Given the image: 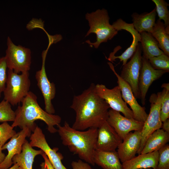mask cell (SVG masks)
<instances>
[{
	"mask_svg": "<svg viewBox=\"0 0 169 169\" xmlns=\"http://www.w3.org/2000/svg\"><path fill=\"white\" fill-rule=\"evenodd\" d=\"M161 87L165 89L160 113L161 120L163 122L169 118V84L164 83Z\"/></svg>",
	"mask_w": 169,
	"mask_h": 169,
	"instance_id": "29",
	"label": "cell"
},
{
	"mask_svg": "<svg viewBox=\"0 0 169 169\" xmlns=\"http://www.w3.org/2000/svg\"><path fill=\"white\" fill-rule=\"evenodd\" d=\"M156 12L155 8L149 13L132 14V23L134 28L139 33L143 32L151 33L155 24Z\"/></svg>",
	"mask_w": 169,
	"mask_h": 169,
	"instance_id": "22",
	"label": "cell"
},
{
	"mask_svg": "<svg viewBox=\"0 0 169 169\" xmlns=\"http://www.w3.org/2000/svg\"><path fill=\"white\" fill-rule=\"evenodd\" d=\"M85 18L89 22L90 28L85 36L94 33L96 36V41L91 43L89 40L85 41L90 46L98 48L100 44L111 39L118 33L109 23L110 18L107 11L104 8L98 9L90 13H87Z\"/></svg>",
	"mask_w": 169,
	"mask_h": 169,
	"instance_id": "4",
	"label": "cell"
},
{
	"mask_svg": "<svg viewBox=\"0 0 169 169\" xmlns=\"http://www.w3.org/2000/svg\"><path fill=\"white\" fill-rule=\"evenodd\" d=\"M41 155L44 160V162L48 169H54L50 163L46 155L44 153Z\"/></svg>",
	"mask_w": 169,
	"mask_h": 169,
	"instance_id": "34",
	"label": "cell"
},
{
	"mask_svg": "<svg viewBox=\"0 0 169 169\" xmlns=\"http://www.w3.org/2000/svg\"><path fill=\"white\" fill-rule=\"evenodd\" d=\"M149 62L154 69L169 71V56L164 53L150 59Z\"/></svg>",
	"mask_w": 169,
	"mask_h": 169,
	"instance_id": "28",
	"label": "cell"
},
{
	"mask_svg": "<svg viewBox=\"0 0 169 169\" xmlns=\"http://www.w3.org/2000/svg\"><path fill=\"white\" fill-rule=\"evenodd\" d=\"M141 140V131L129 133L117 147V153L123 163L136 156L139 149Z\"/></svg>",
	"mask_w": 169,
	"mask_h": 169,
	"instance_id": "18",
	"label": "cell"
},
{
	"mask_svg": "<svg viewBox=\"0 0 169 169\" xmlns=\"http://www.w3.org/2000/svg\"><path fill=\"white\" fill-rule=\"evenodd\" d=\"M71 165L72 169H94L89 164L79 160L77 161H73Z\"/></svg>",
	"mask_w": 169,
	"mask_h": 169,
	"instance_id": "33",
	"label": "cell"
},
{
	"mask_svg": "<svg viewBox=\"0 0 169 169\" xmlns=\"http://www.w3.org/2000/svg\"><path fill=\"white\" fill-rule=\"evenodd\" d=\"M151 33L158 42L159 48L169 56V35L166 32L164 23L158 19Z\"/></svg>",
	"mask_w": 169,
	"mask_h": 169,
	"instance_id": "25",
	"label": "cell"
},
{
	"mask_svg": "<svg viewBox=\"0 0 169 169\" xmlns=\"http://www.w3.org/2000/svg\"><path fill=\"white\" fill-rule=\"evenodd\" d=\"M122 141L114 129L106 121L98 128L96 150L114 151Z\"/></svg>",
	"mask_w": 169,
	"mask_h": 169,
	"instance_id": "14",
	"label": "cell"
},
{
	"mask_svg": "<svg viewBox=\"0 0 169 169\" xmlns=\"http://www.w3.org/2000/svg\"><path fill=\"white\" fill-rule=\"evenodd\" d=\"M2 146L0 145V164L4 160L6 157L5 155L2 152Z\"/></svg>",
	"mask_w": 169,
	"mask_h": 169,
	"instance_id": "36",
	"label": "cell"
},
{
	"mask_svg": "<svg viewBox=\"0 0 169 169\" xmlns=\"http://www.w3.org/2000/svg\"><path fill=\"white\" fill-rule=\"evenodd\" d=\"M93 158L94 163L103 169H123L116 151H105L95 150Z\"/></svg>",
	"mask_w": 169,
	"mask_h": 169,
	"instance_id": "21",
	"label": "cell"
},
{
	"mask_svg": "<svg viewBox=\"0 0 169 169\" xmlns=\"http://www.w3.org/2000/svg\"><path fill=\"white\" fill-rule=\"evenodd\" d=\"M146 169H151V168H148Z\"/></svg>",
	"mask_w": 169,
	"mask_h": 169,
	"instance_id": "39",
	"label": "cell"
},
{
	"mask_svg": "<svg viewBox=\"0 0 169 169\" xmlns=\"http://www.w3.org/2000/svg\"><path fill=\"white\" fill-rule=\"evenodd\" d=\"M4 57L8 69L18 74L28 72L31 64L30 49L19 45H15L9 37Z\"/></svg>",
	"mask_w": 169,
	"mask_h": 169,
	"instance_id": "7",
	"label": "cell"
},
{
	"mask_svg": "<svg viewBox=\"0 0 169 169\" xmlns=\"http://www.w3.org/2000/svg\"><path fill=\"white\" fill-rule=\"evenodd\" d=\"M30 84L29 72L18 74L8 69L4 100L13 106L19 104L29 91Z\"/></svg>",
	"mask_w": 169,
	"mask_h": 169,
	"instance_id": "5",
	"label": "cell"
},
{
	"mask_svg": "<svg viewBox=\"0 0 169 169\" xmlns=\"http://www.w3.org/2000/svg\"><path fill=\"white\" fill-rule=\"evenodd\" d=\"M32 131L27 128H24L17 133L8 143L2 146V150L7 149L8 154L3 161L0 164V169L10 167L13 164L12 159L16 155L22 151V146L27 137H30Z\"/></svg>",
	"mask_w": 169,
	"mask_h": 169,
	"instance_id": "17",
	"label": "cell"
},
{
	"mask_svg": "<svg viewBox=\"0 0 169 169\" xmlns=\"http://www.w3.org/2000/svg\"><path fill=\"white\" fill-rule=\"evenodd\" d=\"M162 129L164 131L169 133V119L166 120L162 122Z\"/></svg>",
	"mask_w": 169,
	"mask_h": 169,
	"instance_id": "35",
	"label": "cell"
},
{
	"mask_svg": "<svg viewBox=\"0 0 169 169\" xmlns=\"http://www.w3.org/2000/svg\"><path fill=\"white\" fill-rule=\"evenodd\" d=\"M140 33L143 57L149 60L151 58L164 54L159 47L158 42L151 33L143 32Z\"/></svg>",
	"mask_w": 169,
	"mask_h": 169,
	"instance_id": "24",
	"label": "cell"
},
{
	"mask_svg": "<svg viewBox=\"0 0 169 169\" xmlns=\"http://www.w3.org/2000/svg\"><path fill=\"white\" fill-rule=\"evenodd\" d=\"M95 89L98 95L106 102L111 109L122 113L126 117L134 119L132 111L122 98L118 85L109 89L105 85L97 84L95 86Z\"/></svg>",
	"mask_w": 169,
	"mask_h": 169,
	"instance_id": "9",
	"label": "cell"
},
{
	"mask_svg": "<svg viewBox=\"0 0 169 169\" xmlns=\"http://www.w3.org/2000/svg\"><path fill=\"white\" fill-rule=\"evenodd\" d=\"M29 143L32 147H38L46 155L54 169H68L62 164L63 159L62 154L58 152V149H52L48 144L42 129L38 125L30 137Z\"/></svg>",
	"mask_w": 169,
	"mask_h": 169,
	"instance_id": "11",
	"label": "cell"
},
{
	"mask_svg": "<svg viewBox=\"0 0 169 169\" xmlns=\"http://www.w3.org/2000/svg\"><path fill=\"white\" fill-rule=\"evenodd\" d=\"M156 169H169V145L166 144L158 151Z\"/></svg>",
	"mask_w": 169,
	"mask_h": 169,
	"instance_id": "30",
	"label": "cell"
},
{
	"mask_svg": "<svg viewBox=\"0 0 169 169\" xmlns=\"http://www.w3.org/2000/svg\"><path fill=\"white\" fill-rule=\"evenodd\" d=\"M165 92L163 88L161 92L152 94L149 98L150 111L141 131V143L137 154H140L148 137L156 130L161 129L162 122L160 116L161 102Z\"/></svg>",
	"mask_w": 169,
	"mask_h": 169,
	"instance_id": "6",
	"label": "cell"
},
{
	"mask_svg": "<svg viewBox=\"0 0 169 169\" xmlns=\"http://www.w3.org/2000/svg\"><path fill=\"white\" fill-rule=\"evenodd\" d=\"M57 126V132L62 144L67 146L70 152L77 155L80 160L94 166L93 158L96 150L98 129L77 130L70 127L66 121L63 125H59Z\"/></svg>",
	"mask_w": 169,
	"mask_h": 169,
	"instance_id": "3",
	"label": "cell"
},
{
	"mask_svg": "<svg viewBox=\"0 0 169 169\" xmlns=\"http://www.w3.org/2000/svg\"><path fill=\"white\" fill-rule=\"evenodd\" d=\"M13 128L7 122L0 125V145L2 146L17 133Z\"/></svg>",
	"mask_w": 169,
	"mask_h": 169,
	"instance_id": "31",
	"label": "cell"
},
{
	"mask_svg": "<svg viewBox=\"0 0 169 169\" xmlns=\"http://www.w3.org/2000/svg\"><path fill=\"white\" fill-rule=\"evenodd\" d=\"M142 52L141 44L139 43L130 61L123 66L120 75L130 86L136 99L140 98L138 82L142 66Z\"/></svg>",
	"mask_w": 169,
	"mask_h": 169,
	"instance_id": "8",
	"label": "cell"
},
{
	"mask_svg": "<svg viewBox=\"0 0 169 169\" xmlns=\"http://www.w3.org/2000/svg\"><path fill=\"white\" fill-rule=\"evenodd\" d=\"M49 44L47 49L42 53V67L40 70L36 72L35 77L37 82V85L44 97L45 111L49 114H54L55 110L52 100L55 97L56 88L54 83L50 82L48 79L45 69L46 58L49 49L51 45Z\"/></svg>",
	"mask_w": 169,
	"mask_h": 169,
	"instance_id": "10",
	"label": "cell"
},
{
	"mask_svg": "<svg viewBox=\"0 0 169 169\" xmlns=\"http://www.w3.org/2000/svg\"><path fill=\"white\" fill-rule=\"evenodd\" d=\"M108 123L123 140L132 131H141L144 122L122 115L120 112L111 109L109 110L106 120Z\"/></svg>",
	"mask_w": 169,
	"mask_h": 169,
	"instance_id": "12",
	"label": "cell"
},
{
	"mask_svg": "<svg viewBox=\"0 0 169 169\" xmlns=\"http://www.w3.org/2000/svg\"><path fill=\"white\" fill-rule=\"evenodd\" d=\"M158 151L139 154L122 163L123 169H156L158 164Z\"/></svg>",
	"mask_w": 169,
	"mask_h": 169,
	"instance_id": "19",
	"label": "cell"
},
{
	"mask_svg": "<svg viewBox=\"0 0 169 169\" xmlns=\"http://www.w3.org/2000/svg\"><path fill=\"white\" fill-rule=\"evenodd\" d=\"M167 72L163 70L154 69L151 65L149 60L142 57L138 86L140 99L143 105L145 104L146 95L150 86L154 81Z\"/></svg>",
	"mask_w": 169,
	"mask_h": 169,
	"instance_id": "15",
	"label": "cell"
},
{
	"mask_svg": "<svg viewBox=\"0 0 169 169\" xmlns=\"http://www.w3.org/2000/svg\"><path fill=\"white\" fill-rule=\"evenodd\" d=\"M44 153L41 150H37L33 148L26 140L21 152L14 156L12 160L13 164H17L22 169H32L35 157L38 155H41Z\"/></svg>",
	"mask_w": 169,
	"mask_h": 169,
	"instance_id": "20",
	"label": "cell"
},
{
	"mask_svg": "<svg viewBox=\"0 0 169 169\" xmlns=\"http://www.w3.org/2000/svg\"><path fill=\"white\" fill-rule=\"evenodd\" d=\"M107 63L117 79V82L121 90L122 98L127 104L130 107L134 119L144 122L148 115L146 112L145 108L141 106L138 103L131 87L117 73L112 63L110 62Z\"/></svg>",
	"mask_w": 169,
	"mask_h": 169,
	"instance_id": "13",
	"label": "cell"
},
{
	"mask_svg": "<svg viewBox=\"0 0 169 169\" xmlns=\"http://www.w3.org/2000/svg\"><path fill=\"white\" fill-rule=\"evenodd\" d=\"M7 64L4 57L0 58V98L5 88L7 78Z\"/></svg>",
	"mask_w": 169,
	"mask_h": 169,
	"instance_id": "32",
	"label": "cell"
},
{
	"mask_svg": "<svg viewBox=\"0 0 169 169\" xmlns=\"http://www.w3.org/2000/svg\"><path fill=\"white\" fill-rule=\"evenodd\" d=\"M21 103L22 105H18L15 111V119L11 125L13 128L18 126L22 129L26 127L33 132L37 125L35 121L40 120L47 124L49 132H57V129L54 126L60 125L61 117L58 115L49 114L41 108L34 93L29 91Z\"/></svg>",
	"mask_w": 169,
	"mask_h": 169,
	"instance_id": "2",
	"label": "cell"
},
{
	"mask_svg": "<svg viewBox=\"0 0 169 169\" xmlns=\"http://www.w3.org/2000/svg\"><path fill=\"white\" fill-rule=\"evenodd\" d=\"M15 117V112L12 109L11 105L3 99L0 102V122H13Z\"/></svg>",
	"mask_w": 169,
	"mask_h": 169,
	"instance_id": "27",
	"label": "cell"
},
{
	"mask_svg": "<svg viewBox=\"0 0 169 169\" xmlns=\"http://www.w3.org/2000/svg\"><path fill=\"white\" fill-rule=\"evenodd\" d=\"M22 169L17 164H14V165L12 166L11 167H9L7 169Z\"/></svg>",
	"mask_w": 169,
	"mask_h": 169,
	"instance_id": "37",
	"label": "cell"
},
{
	"mask_svg": "<svg viewBox=\"0 0 169 169\" xmlns=\"http://www.w3.org/2000/svg\"><path fill=\"white\" fill-rule=\"evenodd\" d=\"M112 26L118 31L122 30H125L129 32L132 35L133 40L131 44L120 55L109 56L107 59L113 62L115 59H118L120 62H122V66L126 64L128 60L132 56L136 51L137 47L141 42V37L140 33L134 28L132 23H126L121 18L117 19L113 23Z\"/></svg>",
	"mask_w": 169,
	"mask_h": 169,
	"instance_id": "16",
	"label": "cell"
},
{
	"mask_svg": "<svg viewBox=\"0 0 169 169\" xmlns=\"http://www.w3.org/2000/svg\"><path fill=\"white\" fill-rule=\"evenodd\" d=\"M169 141V133L162 129H158L147 138L141 154H144L158 151Z\"/></svg>",
	"mask_w": 169,
	"mask_h": 169,
	"instance_id": "23",
	"label": "cell"
},
{
	"mask_svg": "<svg viewBox=\"0 0 169 169\" xmlns=\"http://www.w3.org/2000/svg\"><path fill=\"white\" fill-rule=\"evenodd\" d=\"M152 1L156 5L155 8L159 19L163 20L166 32L169 35V11L168 9L169 4L164 0Z\"/></svg>",
	"mask_w": 169,
	"mask_h": 169,
	"instance_id": "26",
	"label": "cell"
},
{
	"mask_svg": "<svg viewBox=\"0 0 169 169\" xmlns=\"http://www.w3.org/2000/svg\"><path fill=\"white\" fill-rule=\"evenodd\" d=\"M93 83L78 95H74L70 108L76 114L72 127L79 131L99 128L106 121L110 107L97 94Z\"/></svg>",
	"mask_w": 169,
	"mask_h": 169,
	"instance_id": "1",
	"label": "cell"
},
{
	"mask_svg": "<svg viewBox=\"0 0 169 169\" xmlns=\"http://www.w3.org/2000/svg\"><path fill=\"white\" fill-rule=\"evenodd\" d=\"M41 168L39 169H48L44 162H43L40 165Z\"/></svg>",
	"mask_w": 169,
	"mask_h": 169,
	"instance_id": "38",
	"label": "cell"
}]
</instances>
